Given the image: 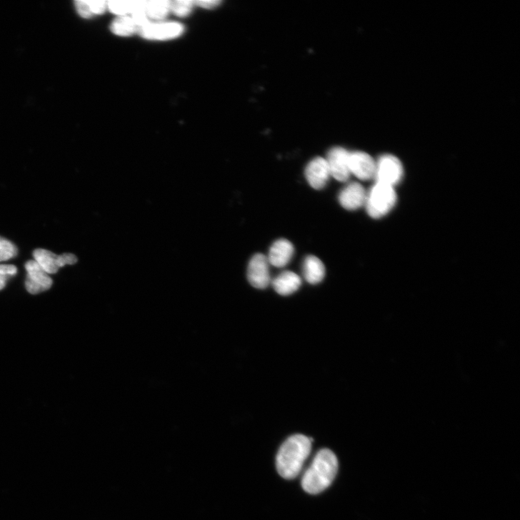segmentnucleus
<instances>
[{"instance_id": "obj_14", "label": "nucleus", "mask_w": 520, "mask_h": 520, "mask_svg": "<svg viewBox=\"0 0 520 520\" xmlns=\"http://www.w3.org/2000/svg\"><path fill=\"white\" fill-rule=\"evenodd\" d=\"M300 277L291 271H285L273 281L275 291L281 296H289L295 293L301 286Z\"/></svg>"}, {"instance_id": "obj_8", "label": "nucleus", "mask_w": 520, "mask_h": 520, "mask_svg": "<svg viewBox=\"0 0 520 520\" xmlns=\"http://www.w3.org/2000/svg\"><path fill=\"white\" fill-rule=\"evenodd\" d=\"M184 26L177 22L149 23L139 33L142 37L150 40H169L180 36Z\"/></svg>"}, {"instance_id": "obj_23", "label": "nucleus", "mask_w": 520, "mask_h": 520, "mask_svg": "<svg viewBox=\"0 0 520 520\" xmlns=\"http://www.w3.org/2000/svg\"><path fill=\"white\" fill-rule=\"evenodd\" d=\"M76 4L79 13L84 18H90L93 16L87 0H78Z\"/></svg>"}, {"instance_id": "obj_1", "label": "nucleus", "mask_w": 520, "mask_h": 520, "mask_svg": "<svg viewBox=\"0 0 520 520\" xmlns=\"http://www.w3.org/2000/svg\"><path fill=\"white\" fill-rule=\"evenodd\" d=\"M339 470L336 455L329 449L319 451L303 476L301 486L310 494H318L327 489L334 481Z\"/></svg>"}, {"instance_id": "obj_10", "label": "nucleus", "mask_w": 520, "mask_h": 520, "mask_svg": "<svg viewBox=\"0 0 520 520\" xmlns=\"http://www.w3.org/2000/svg\"><path fill=\"white\" fill-rule=\"evenodd\" d=\"M349 169L361 180H370L374 178L376 162L369 154L358 151L349 154Z\"/></svg>"}, {"instance_id": "obj_11", "label": "nucleus", "mask_w": 520, "mask_h": 520, "mask_svg": "<svg viewBox=\"0 0 520 520\" xmlns=\"http://www.w3.org/2000/svg\"><path fill=\"white\" fill-rule=\"evenodd\" d=\"M305 174L309 184L314 189L324 188L331 176L326 159L319 157L312 160L306 166Z\"/></svg>"}, {"instance_id": "obj_24", "label": "nucleus", "mask_w": 520, "mask_h": 520, "mask_svg": "<svg viewBox=\"0 0 520 520\" xmlns=\"http://www.w3.org/2000/svg\"><path fill=\"white\" fill-rule=\"evenodd\" d=\"M221 4L218 0H201V1H194V5L205 9H213Z\"/></svg>"}, {"instance_id": "obj_7", "label": "nucleus", "mask_w": 520, "mask_h": 520, "mask_svg": "<svg viewBox=\"0 0 520 520\" xmlns=\"http://www.w3.org/2000/svg\"><path fill=\"white\" fill-rule=\"evenodd\" d=\"M27 271L26 288L31 294H38L51 289L53 281L44 269L35 261L29 260L25 265Z\"/></svg>"}, {"instance_id": "obj_22", "label": "nucleus", "mask_w": 520, "mask_h": 520, "mask_svg": "<svg viewBox=\"0 0 520 520\" xmlns=\"http://www.w3.org/2000/svg\"><path fill=\"white\" fill-rule=\"evenodd\" d=\"M90 9L94 14L100 15L104 14L108 9V2L96 1V0H87Z\"/></svg>"}, {"instance_id": "obj_3", "label": "nucleus", "mask_w": 520, "mask_h": 520, "mask_svg": "<svg viewBox=\"0 0 520 520\" xmlns=\"http://www.w3.org/2000/svg\"><path fill=\"white\" fill-rule=\"evenodd\" d=\"M397 202V194L392 186L376 183L367 192L366 208L373 219H380L393 210Z\"/></svg>"}, {"instance_id": "obj_4", "label": "nucleus", "mask_w": 520, "mask_h": 520, "mask_svg": "<svg viewBox=\"0 0 520 520\" xmlns=\"http://www.w3.org/2000/svg\"><path fill=\"white\" fill-rule=\"evenodd\" d=\"M404 173L401 161L393 155L382 156L376 162L374 179L377 183L394 187L402 180Z\"/></svg>"}, {"instance_id": "obj_9", "label": "nucleus", "mask_w": 520, "mask_h": 520, "mask_svg": "<svg viewBox=\"0 0 520 520\" xmlns=\"http://www.w3.org/2000/svg\"><path fill=\"white\" fill-rule=\"evenodd\" d=\"M349 154L343 148H334L329 152L326 159L331 176L341 182L346 181L351 176Z\"/></svg>"}, {"instance_id": "obj_6", "label": "nucleus", "mask_w": 520, "mask_h": 520, "mask_svg": "<svg viewBox=\"0 0 520 520\" xmlns=\"http://www.w3.org/2000/svg\"><path fill=\"white\" fill-rule=\"evenodd\" d=\"M268 257L263 254H255L250 260L247 279L249 284L258 289H265L271 284Z\"/></svg>"}, {"instance_id": "obj_17", "label": "nucleus", "mask_w": 520, "mask_h": 520, "mask_svg": "<svg viewBox=\"0 0 520 520\" xmlns=\"http://www.w3.org/2000/svg\"><path fill=\"white\" fill-rule=\"evenodd\" d=\"M145 1H109V11L119 16L142 11L144 10Z\"/></svg>"}, {"instance_id": "obj_16", "label": "nucleus", "mask_w": 520, "mask_h": 520, "mask_svg": "<svg viewBox=\"0 0 520 520\" xmlns=\"http://www.w3.org/2000/svg\"><path fill=\"white\" fill-rule=\"evenodd\" d=\"M140 30L141 28L131 16H120L111 25V32L120 36H131Z\"/></svg>"}, {"instance_id": "obj_15", "label": "nucleus", "mask_w": 520, "mask_h": 520, "mask_svg": "<svg viewBox=\"0 0 520 520\" xmlns=\"http://www.w3.org/2000/svg\"><path fill=\"white\" fill-rule=\"evenodd\" d=\"M304 275L308 283L317 284L325 276V268L321 260L314 256H309L304 264Z\"/></svg>"}, {"instance_id": "obj_13", "label": "nucleus", "mask_w": 520, "mask_h": 520, "mask_svg": "<svg viewBox=\"0 0 520 520\" xmlns=\"http://www.w3.org/2000/svg\"><path fill=\"white\" fill-rule=\"evenodd\" d=\"M294 253L293 244L286 239L276 241L271 246L269 262L276 268L285 267L291 261Z\"/></svg>"}, {"instance_id": "obj_18", "label": "nucleus", "mask_w": 520, "mask_h": 520, "mask_svg": "<svg viewBox=\"0 0 520 520\" xmlns=\"http://www.w3.org/2000/svg\"><path fill=\"white\" fill-rule=\"evenodd\" d=\"M170 11L171 1L167 0H152L146 2L145 12L149 19L162 21Z\"/></svg>"}, {"instance_id": "obj_20", "label": "nucleus", "mask_w": 520, "mask_h": 520, "mask_svg": "<svg viewBox=\"0 0 520 520\" xmlns=\"http://www.w3.org/2000/svg\"><path fill=\"white\" fill-rule=\"evenodd\" d=\"M194 6V1L191 0H176L171 1V11L176 16L186 17L190 14Z\"/></svg>"}, {"instance_id": "obj_21", "label": "nucleus", "mask_w": 520, "mask_h": 520, "mask_svg": "<svg viewBox=\"0 0 520 520\" xmlns=\"http://www.w3.org/2000/svg\"><path fill=\"white\" fill-rule=\"evenodd\" d=\"M17 273L18 269L14 265H0V291L6 287L9 279Z\"/></svg>"}, {"instance_id": "obj_12", "label": "nucleus", "mask_w": 520, "mask_h": 520, "mask_svg": "<svg viewBox=\"0 0 520 520\" xmlns=\"http://www.w3.org/2000/svg\"><path fill=\"white\" fill-rule=\"evenodd\" d=\"M367 192L357 182L347 185L340 193L339 202L346 210L355 211L365 206Z\"/></svg>"}, {"instance_id": "obj_2", "label": "nucleus", "mask_w": 520, "mask_h": 520, "mask_svg": "<svg viewBox=\"0 0 520 520\" xmlns=\"http://www.w3.org/2000/svg\"><path fill=\"white\" fill-rule=\"evenodd\" d=\"M312 439L302 434L290 436L281 445L277 454L276 467L279 475L287 480L296 478L311 451Z\"/></svg>"}, {"instance_id": "obj_5", "label": "nucleus", "mask_w": 520, "mask_h": 520, "mask_svg": "<svg viewBox=\"0 0 520 520\" xmlns=\"http://www.w3.org/2000/svg\"><path fill=\"white\" fill-rule=\"evenodd\" d=\"M33 255L35 261L49 275L56 274L64 266L78 263V257L71 253L58 255L46 249H37L34 251Z\"/></svg>"}, {"instance_id": "obj_19", "label": "nucleus", "mask_w": 520, "mask_h": 520, "mask_svg": "<svg viewBox=\"0 0 520 520\" xmlns=\"http://www.w3.org/2000/svg\"><path fill=\"white\" fill-rule=\"evenodd\" d=\"M18 251L17 246L12 241L0 236V262L15 258Z\"/></svg>"}]
</instances>
